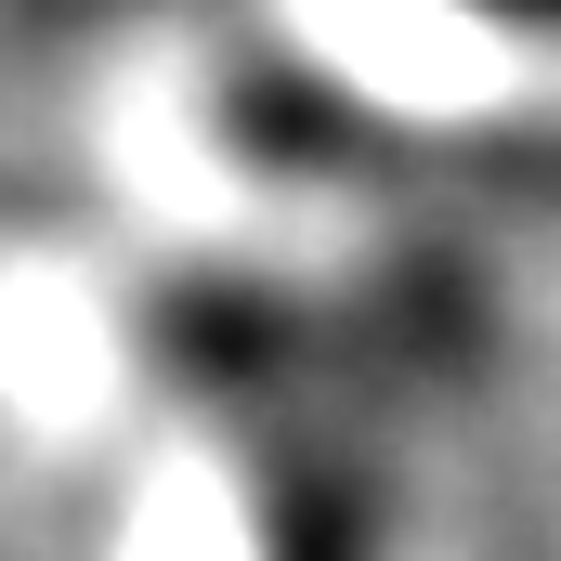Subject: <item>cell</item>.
<instances>
[{
	"label": "cell",
	"mask_w": 561,
	"mask_h": 561,
	"mask_svg": "<svg viewBox=\"0 0 561 561\" xmlns=\"http://www.w3.org/2000/svg\"><path fill=\"white\" fill-rule=\"evenodd\" d=\"M457 13H483V26H510V39H561V0H457Z\"/></svg>",
	"instance_id": "cell-1"
}]
</instances>
